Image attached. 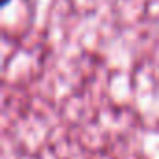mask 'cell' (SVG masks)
<instances>
[{"label": "cell", "mask_w": 159, "mask_h": 159, "mask_svg": "<svg viewBox=\"0 0 159 159\" xmlns=\"http://www.w3.org/2000/svg\"><path fill=\"white\" fill-rule=\"evenodd\" d=\"M0 2H2V6H8V4L11 2V0H0Z\"/></svg>", "instance_id": "6da1fadb"}]
</instances>
